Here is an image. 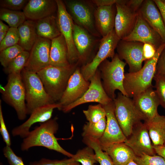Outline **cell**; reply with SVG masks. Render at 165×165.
I'll return each mask as SVG.
<instances>
[{
    "label": "cell",
    "mask_w": 165,
    "mask_h": 165,
    "mask_svg": "<svg viewBox=\"0 0 165 165\" xmlns=\"http://www.w3.org/2000/svg\"><path fill=\"white\" fill-rule=\"evenodd\" d=\"M165 48V44L163 43L157 50L154 56L145 61L144 66L138 71L125 73L123 87L128 97L133 98L153 87L152 81L156 74L157 61Z\"/></svg>",
    "instance_id": "6da1fadb"
},
{
    "label": "cell",
    "mask_w": 165,
    "mask_h": 165,
    "mask_svg": "<svg viewBox=\"0 0 165 165\" xmlns=\"http://www.w3.org/2000/svg\"><path fill=\"white\" fill-rule=\"evenodd\" d=\"M58 128V124L55 119L42 123L30 131L28 136L24 138L21 145V150L26 151L32 147L42 146L56 151L69 158L72 157L73 155L61 146L54 135Z\"/></svg>",
    "instance_id": "7a4b0ae2"
},
{
    "label": "cell",
    "mask_w": 165,
    "mask_h": 165,
    "mask_svg": "<svg viewBox=\"0 0 165 165\" xmlns=\"http://www.w3.org/2000/svg\"><path fill=\"white\" fill-rule=\"evenodd\" d=\"M78 66L77 63L66 67L50 65L36 73L46 91L55 103L60 100L70 77Z\"/></svg>",
    "instance_id": "3957f363"
},
{
    "label": "cell",
    "mask_w": 165,
    "mask_h": 165,
    "mask_svg": "<svg viewBox=\"0 0 165 165\" xmlns=\"http://www.w3.org/2000/svg\"><path fill=\"white\" fill-rule=\"evenodd\" d=\"M126 64V63L121 60L116 53L111 61L106 59L98 67L103 79L102 84L104 89L113 100L116 97L115 92L116 90L128 97L123 87L124 68Z\"/></svg>",
    "instance_id": "277c9868"
},
{
    "label": "cell",
    "mask_w": 165,
    "mask_h": 165,
    "mask_svg": "<svg viewBox=\"0 0 165 165\" xmlns=\"http://www.w3.org/2000/svg\"><path fill=\"white\" fill-rule=\"evenodd\" d=\"M25 90L27 114L36 108L55 102L46 91L37 73L24 68L21 73Z\"/></svg>",
    "instance_id": "5b68a950"
},
{
    "label": "cell",
    "mask_w": 165,
    "mask_h": 165,
    "mask_svg": "<svg viewBox=\"0 0 165 165\" xmlns=\"http://www.w3.org/2000/svg\"><path fill=\"white\" fill-rule=\"evenodd\" d=\"M74 22L96 37L101 38L95 24L94 14L97 6L91 0L63 1Z\"/></svg>",
    "instance_id": "8992f818"
},
{
    "label": "cell",
    "mask_w": 165,
    "mask_h": 165,
    "mask_svg": "<svg viewBox=\"0 0 165 165\" xmlns=\"http://www.w3.org/2000/svg\"><path fill=\"white\" fill-rule=\"evenodd\" d=\"M113 101L116 118L127 138L130 135L134 127L142 120L144 121L145 118L132 99L121 92L118 93Z\"/></svg>",
    "instance_id": "52a82bcc"
},
{
    "label": "cell",
    "mask_w": 165,
    "mask_h": 165,
    "mask_svg": "<svg viewBox=\"0 0 165 165\" xmlns=\"http://www.w3.org/2000/svg\"><path fill=\"white\" fill-rule=\"evenodd\" d=\"M7 82L0 86V91L3 100L13 107L20 120L24 119L27 114L25 90L21 74L8 75Z\"/></svg>",
    "instance_id": "ba28073f"
},
{
    "label": "cell",
    "mask_w": 165,
    "mask_h": 165,
    "mask_svg": "<svg viewBox=\"0 0 165 165\" xmlns=\"http://www.w3.org/2000/svg\"><path fill=\"white\" fill-rule=\"evenodd\" d=\"M73 36L79 56L77 63L79 67H82L90 62L94 58L98 50L102 38L94 36L74 22Z\"/></svg>",
    "instance_id": "9c48e42d"
},
{
    "label": "cell",
    "mask_w": 165,
    "mask_h": 165,
    "mask_svg": "<svg viewBox=\"0 0 165 165\" xmlns=\"http://www.w3.org/2000/svg\"><path fill=\"white\" fill-rule=\"evenodd\" d=\"M120 39L115 30L101 40L98 51L92 61L80 68L81 74L87 80L90 81L95 74L100 64L107 58L114 57L115 50Z\"/></svg>",
    "instance_id": "30bf717a"
},
{
    "label": "cell",
    "mask_w": 165,
    "mask_h": 165,
    "mask_svg": "<svg viewBox=\"0 0 165 165\" xmlns=\"http://www.w3.org/2000/svg\"><path fill=\"white\" fill-rule=\"evenodd\" d=\"M57 9V21L61 34L66 42L68 49V59L70 64L76 63L79 60L78 52L73 36L74 22L67 12L63 1L56 0Z\"/></svg>",
    "instance_id": "8fae6325"
},
{
    "label": "cell",
    "mask_w": 165,
    "mask_h": 165,
    "mask_svg": "<svg viewBox=\"0 0 165 165\" xmlns=\"http://www.w3.org/2000/svg\"><path fill=\"white\" fill-rule=\"evenodd\" d=\"M101 79L100 71L97 69L95 74L90 79L89 88L83 95L74 102L62 107L61 110L66 113L76 106L84 103L98 102L105 105L112 101L105 91Z\"/></svg>",
    "instance_id": "7c38bea8"
},
{
    "label": "cell",
    "mask_w": 165,
    "mask_h": 165,
    "mask_svg": "<svg viewBox=\"0 0 165 165\" xmlns=\"http://www.w3.org/2000/svg\"><path fill=\"white\" fill-rule=\"evenodd\" d=\"M144 43L138 42H128L120 40L117 47V54L129 66V72H137L142 68L145 61L143 52Z\"/></svg>",
    "instance_id": "4fadbf2b"
},
{
    "label": "cell",
    "mask_w": 165,
    "mask_h": 165,
    "mask_svg": "<svg viewBox=\"0 0 165 165\" xmlns=\"http://www.w3.org/2000/svg\"><path fill=\"white\" fill-rule=\"evenodd\" d=\"M124 142L137 156L144 154L149 156L156 155L148 129L144 123L141 122L135 125L130 135L127 138Z\"/></svg>",
    "instance_id": "5bb4252c"
},
{
    "label": "cell",
    "mask_w": 165,
    "mask_h": 165,
    "mask_svg": "<svg viewBox=\"0 0 165 165\" xmlns=\"http://www.w3.org/2000/svg\"><path fill=\"white\" fill-rule=\"evenodd\" d=\"M51 44V40L38 37L30 51L24 68L37 73L49 66Z\"/></svg>",
    "instance_id": "9a60e30c"
},
{
    "label": "cell",
    "mask_w": 165,
    "mask_h": 165,
    "mask_svg": "<svg viewBox=\"0 0 165 165\" xmlns=\"http://www.w3.org/2000/svg\"><path fill=\"white\" fill-rule=\"evenodd\" d=\"M127 0H119L115 4L116 13L114 30L120 39L128 35L133 29L137 20L138 11H135L126 4Z\"/></svg>",
    "instance_id": "2e32d148"
},
{
    "label": "cell",
    "mask_w": 165,
    "mask_h": 165,
    "mask_svg": "<svg viewBox=\"0 0 165 165\" xmlns=\"http://www.w3.org/2000/svg\"><path fill=\"white\" fill-rule=\"evenodd\" d=\"M121 40L150 43L157 50L164 43L159 34L143 19L138 11L133 29L128 35Z\"/></svg>",
    "instance_id": "e0dca14e"
},
{
    "label": "cell",
    "mask_w": 165,
    "mask_h": 165,
    "mask_svg": "<svg viewBox=\"0 0 165 165\" xmlns=\"http://www.w3.org/2000/svg\"><path fill=\"white\" fill-rule=\"evenodd\" d=\"M90 81L84 78L80 68L78 66L70 77L65 90L59 101L61 106V109L81 97L88 89Z\"/></svg>",
    "instance_id": "ac0fdd59"
},
{
    "label": "cell",
    "mask_w": 165,
    "mask_h": 165,
    "mask_svg": "<svg viewBox=\"0 0 165 165\" xmlns=\"http://www.w3.org/2000/svg\"><path fill=\"white\" fill-rule=\"evenodd\" d=\"M103 106L106 113V125L103 135L98 140L100 145H106L125 142L127 138L123 134L116 118L113 100L108 104Z\"/></svg>",
    "instance_id": "d6986e66"
},
{
    "label": "cell",
    "mask_w": 165,
    "mask_h": 165,
    "mask_svg": "<svg viewBox=\"0 0 165 165\" xmlns=\"http://www.w3.org/2000/svg\"><path fill=\"white\" fill-rule=\"evenodd\" d=\"M61 106L59 103L46 105L35 109L31 113L29 118L24 123L13 128L12 132L13 136H19L25 138L29 132L31 126L37 123H45L50 119L53 110L60 109Z\"/></svg>",
    "instance_id": "ffe728a7"
},
{
    "label": "cell",
    "mask_w": 165,
    "mask_h": 165,
    "mask_svg": "<svg viewBox=\"0 0 165 165\" xmlns=\"http://www.w3.org/2000/svg\"><path fill=\"white\" fill-rule=\"evenodd\" d=\"M132 100L144 117V121L152 119L159 114L157 108L160 102L153 87L135 96Z\"/></svg>",
    "instance_id": "44dd1931"
},
{
    "label": "cell",
    "mask_w": 165,
    "mask_h": 165,
    "mask_svg": "<svg viewBox=\"0 0 165 165\" xmlns=\"http://www.w3.org/2000/svg\"><path fill=\"white\" fill-rule=\"evenodd\" d=\"M56 0H30L23 12L28 20L35 21L57 13Z\"/></svg>",
    "instance_id": "7402d4cb"
},
{
    "label": "cell",
    "mask_w": 165,
    "mask_h": 165,
    "mask_svg": "<svg viewBox=\"0 0 165 165\" xmlns=\"http://www.w3.org/2000/svg\"><path fill=\"white\" fill-rule=\"evenodd\" d=\"M138 12L149 25L159 34L165 44V26L160 13L153 1H144Z\"/></svg>",
    "instance_id": "603a6c76"
},
{
    "label": "cell",
    "mask_w": 165,
    "mask_h": 165,
    "mask_svg": "<svg viewBox=\"0 0 165 165\" xmlns=\"http://www.w3.org/2000/svg\"><path fill=\"white\" fill-rule=\"evenodd\" d=\"M114 5L97 6L96 8L94 14L95 25L102 38L114 29L116 8Z\"/></svg>",
    "instance_id": "cb8c5ba5"
},
{
    "label": "cell",
    "mask_w": 165,
    "mask_h": 165,
    "mask_svg": "<svg viewBox=\"0 0 165 165\" xmlns=\"http://www.w3.org/2000/svg\"><path fill=\"white\" fill-rule=\"evenodd\" d=\"M100 146L110 157L114 165H126L136 157L133 150L124 142Z\"/></svg>",
    "instance_id": "d4e9b609"
},
{
    "label": "cell",
    "mask_w": 165,
    "mask_h": 165,
    "mask_svg": "<svg viewBox=\"0 0 165 165\" xmlns=\"http://www.w3.org/2000/svg\"><path fill=\"white\" fill-rule=\"evenodd\" d=\"M68 49L63 36L61 34L51 40L50 50V65L57 67H66L70 64L68 59Z\"/></svg>",
    "instance_id": "484cf974"
},
{
    "label": "cell",
    "mask_w": 165,
    "mask_h": 165,
    "mask_svg": "<svg viewBox=\"0 0 165 165\" xmlns=\"http://www.w3.org/2000/svg\"><path fill=\"white\" fill-rule=\"evenodd\" d=\"M144 123L153 145L163 146L165 142V116L158 114Z\"/></svg>",
    "instance_id": "4316f807"
},
{
    "label": "cell",
    "mask_w": 165,
    "mask_h": 165,
    "mask_svg": "<svg viewBox=\"0 0 165 165\" xmlns=\"http://www.w3.org/2000/svg\"><path fill=\"white\" fill-rule=\"evenodd\" d=\"M17 29L19 36L18 44L24 50L30 51L38 37L36 31L35 21L26 20Z\"/></svg>",
    "instance_id": "83f0119b"
},
{
    "label": "cell",
    "mask_w": 165,
    "mask_h": 165,
    "mask_svg": "<svg viewBox=\"0 0 165 165\" xmlns=\"http://www.w3.org/2000/svg\"><path fill=\"white\" fill-rule=\"evenodd\" d=\"M35 21L38 37L51 40L61 34L57 23V15L50 16Z\"/></svg>",
    "instance_id": "f1b7e54d"
},
{
    "label": "cell",
    "mask_w": 165,
    "mask_h": 165,
    "mask_svg": "<svg viewBox=\"0 0 165 165\" xmlns=\"http://www.w3.org/2000/svg\"><path fill=\"white\" fill-rule=\"evenodd\" d=\"M106 125V117L97 123L87 122L83 127L82 136L83 138L98 140L104 132Z\"/></svg>",
    "instance_id": "f546056e"
},
{
    "label": "cell",
    "mask_w": 165,
    "mask_h": 165,
    "mask_svg": "<svg viewBox=\"0 0 165 165\" xmlns=\"http://www.w3.org/2000/svg\"><path fill=\"white\" fill-rule=\"evenodd\" d=\"M26 18L23 12L0 8L1 20L6 22L10 27L17 28L26 20Z\"/></svg>",
    "instance_id": "4dcf8cb0"
},
{
    "label": "cell",
    "mask_w": 165,
    "mask_h": 165,
    "mask_svg": "<svg viewBox=\"0 0 165 165\" xmlns=\"http://www.w3.org/2000/svg\"><path fill=\"white\" fill-rule=\"evenodd\" d=\"M83 141L87 146L93 149L97 160L100 165H114L110 157L101 149L98 140L85 137Z\"/></svg>",
    "instance_id": "1f68e13d"
},
{
    "label": "cell",
    "mask_w": 165,
    "mask_h": 165,
    "mask_svg": "<svg viewBox=\"0 0 165 165\" xmlns=\"http://www.w3.org/2000/svg\"><path fill=\"white\" fill-rule=\"evenodd\" d=\"M29 54V52L24 51L11 61L6 67L4 68L5 72L8 75L21 74L25 66Z\"/></svg>",
    "instance_id": "d6a6232c"
},
{
    "label": "cell",
    "mask_w": 165,
    "mask_h": 165,
    "mask_svg": "<svg viewBox=\"0 0 165 165\" xmlns=\"http://www.w3.org/2000/svg\"><path fill=\"white\" fill-rule=\"evenodd\" d=\"M94 151L92 148L87 146L78 151L72 157L82 165H94L97 162Z\"/></svg>",
    "instance_id": "836d02e7"
},
{
    "label": "cell",
    "mask_w": 165,
    "mask_h": 165,
    "mask_svg": "<svg viewBox=\"0 0 165 165\" xmlns=\"http://www.w3.org/2000/svg\"><path fill=\"white\" fill-rule=\"evenodd\" d=\"M83 113L88 122L97 123L106 117L105 111L103 105L99 104L96 105H90Z\"/></svg>",
    "instance_id": "e575fe53"
},
{
    "label": "cell",
    "mask_w": 165,
    "mask_h": 165,
    "mask_svg": "<svg viewBox=\"0 0 165 165\" xmlns=\"http://www.w3.org/2000/svg\"><path fill=\"white\" fill-rule=\"evenodd\" d=\"M24 51V50L20 46L16 44L0 51L1 65L5 68L11 61Z\"/></svg>",
    "instance_id": "d590c367"
},
{
    "label": "cell",
    "mask_w": 165,
    "mask_h": 165,
    "mask_svg": "<svg viewBox=\"0 0 165 165\" xmlns=\"http://www.w3.org/2000/svg\"><path fill=\"white\" fill-rule=\"evenodd\" d=\"M153 79L155 82V93L160 105L165 109V76L155 74Z\"/></svg>",
    "instance_id": "8d00e7d4"
},
{
    "label": "cell",
    "mask_w": 165,
    "mask_h": 165,
    "mask_svg": "<svg viewBox=\"0 0 165 165\" xmlns=\"http://www.w3.org/2000/svg\"><path fill=\"white\" fill-rule=\"evenodd\" d=\"M19 36L17 28L10 27L3 40L0 42V52L18 44Z\"/></svg>",
    "instance_id": "74e56055"
},
{
    "label": "cell",
    "mask_w": 165,
    "mask_h": 165,
    "mask_svg": "<svg viewBox=\"0 0 165 165\" xmlns=\"http://www.w3.org/2000/svg\"><path fill=\"white\" fill-rule=\"evenodd\" d=\"M140 165H165V160L159 155L143 154L137 156L134 160Z\"/></svg>",
    "instance_id": "f35d334b"
},
{
    "label": "cell",
    "mask_w": 165,
    "mask_h": 165,
    "mask_svg": "<svg viewBox=\"0 0 165 165\" xmlns=\"http://www.w3.org/2000/svg\"><path fill=\"white\" fill-rule=\"evenodd\" d=\"M30 165H81L72 158L61 160H50L42 158L38 161L31 162Z\"/></svg>",
    "instance_id": "ab89813d"
},
{
    "label": "cell",
    "mask_w": 165,
    "mask_h": 165,
    "mask_svg": "<svg viewBox=\"0 0 165 165\" xmlns=\"http://www.w3.org/2000/svg\"><path fill=\"white\" fill-rule=\"evenodd\" d=\"M28 1L26 0H1L0 5L2 8L20 11L24 9Z\"/></svg>",
    "instance_id": "60d3db41"
},
{
    "label": "cell",
    "mask_w": 165,
    "mask_h": 165,
    "mask_svg": "<svg viewBox=\"0 0 165 165\" xmlns=\"http://www.w3.org/2000/svg\"><path fill=\"white\" fill-rule=\"evenodd\" d=\"M3 152L10 165H25L22 158L16 155L10 146L6 145L5 147Z\"/></svg>",
    "instance_id": "b9f144b4"
},
{
    "label": "cell",
    "mask_w": 165,
    "mask_h": 165,
    "mask_svg": "<svg viewBox=\"0 0 165 165\" xmlns=\"http://www.w3.org/2000/svg\"><path fill=\"white\" fill-rule=\"evenodd\" d=\"M0 132L4 142L6 145L10 146L11 142L10 135L6 127L3 116L1 105L0 100Z\"/></svg>",
    "instance_id": "7bdbcfd3"
},
{
    "label": "cell",
    "mask_w": 165,
    "mask_h": 165,
    "mask_svg": "<svg viewBox=\"0 0 165 165\" xmlns=\"http://www.w3.org/2000/svg\"><path fill=\"white\" fill-rule=\"evenodd\" d=\"M157 50L156 48L152 44L144 43L143 46V52L145 61L152 58L155 55Z\"/></svg>",
    "instance_id": "ee69618b"
},
{
    "label": "cell",
    "mask_w": 165,
    "mask_h": 165,
    "mask_svg": "<svg viewBox=\"0 0 165 165\" xmlns=\"http://www.w3.org/2000/svg\"><path fill=\"white\" fill-rule=\"evenodd\" d=\"M156 74L165 76V48L162 51L158 59Z\"/></svg>",
    "instance_id": "f6af8a7d"
},
{
    "label": "cell",
    "mask_w": 165,
    "mask_h": 165,
    "mask_svg": "<svg viewBox=\"0 0 165 165\" xmlns=\"http://www.w3.org/2000/svg\"><path fill=\"white\" fill-rule=\"evenodd\" d=\"M143 1V0H127L126 4L133 10L138 12Z\"/></svg>",
    "instance_id": "bcb514c9"
},
{
    "label": "cell",
    "mask_w": 165,
    "mask_h": 165,
    "mask_svg": "<svg viewBox=\"0 0 165 165\" xmlns=\"http://www.w3.org/2000/svg\"><path fill=\"white\" fill-rule=\"evenodd\" d=\"M97 6H102L115 5L119 0H91Z\"/></svg>",
    "instance_id": "7dc6e473"
},
{
    "label": "cell",
    "mask_w": 165,
    "mask_h": 165,
    "mask_svg": "<svg viewBox=\"0 0 165 165\" xmlns=\"http://www.w3.org/2000/svg\"><path fill=\"white\" fill-rule=\"evenodd\" d=\"M153 1L160 13L165 26V4L161 0H153Z\"/></svg>",
    "instance_id": "c3c4849f"
},
{
    "label": "cell",
    "mask_w": 165,
    "mask_h": 165,
    "mask_svg": "<svg viewBox=\"0 0 165 165\" xmlns=\"http://www.w3.org/2000/svg\"><path fill=\"white\" fill-rule=\"evenodd\" d=\"M153 146L156 154L162 157L165 160V147L163 146Z\"/></svg>",
    "instance_id": "681fc988"
},
{
    "label": "cell",
    "mask_w": 165,
    "mask_h": 165,
    "mask_svg": "<svg viewBox=\"0 0 165 165\" xmlns=\"http://www.w3.org/2000/svg\"><path fill=\"white\" fill-rule=\"evenodd\" d=\"M10 28L3 23L2 20H0V31L8 32Z\"/></svg>",
    "instance_id": "f907efd6"
},
{
    "label": "cell",
    "mask_w": 165,
    "mask_h": 165,
    "mask_svg": "<svg viewBox=\"0 0 165 165\" xmlns=\"http://www.w3.org/2000/svg\"><path fill=\"white\" fill-rule=\"evenodd\" d=\"M7 32L5 31H0V42H1L5 37Z\"/></svg>",
    "instance_id": "816d5d0a"
},
{
    "label": "cell",
    "mask_w": 165,
    "mask_h": 165,
    "mask_svg": "<svg viewBox=\"0 0 165 165\" xmlns=\"http://www.w3.org/2000/svg\"><path fill=\"white\" fill-rule=\"evenodd\" d=\"M126 165H140L135 162L134 160H132L129 163Z\"/></svg>",
    "instance_id": "f5cc1de1"
},
{
    "label": "cell",
    "mask_w": 165,
    "mask_h": 165,
    "mask_svg": "<svg viewBox=\"0 0 165 165\" xmlns=\"http://www.w3.org/2000/svg\"><path fill=\"white\" fill-rule=\"evenodd\" d=\"M162 2L165 4V0H161Z\"/></svg>",
    "instance_id": "db71d44e"
},
{
    "label": "cell",
    "mask_w": 165,
    "mask_h": 165,
    "mask_svg": "<svg viewBox=\"0 0 165 165\" xmlns=\"http://www.w3.org/2000/svg\"><path fill=\"white\" fill-rule=\"evenodd\" d=\"M163 146L165 147V143H164V145H163Z\"/></svg>",
    "instance_id": "11a10c76"
},
{
    "label": "cell",
    "mask_w": 165,
    "mask_h": 165,
    "mask_svg": "<svg viewBox=\"0 0 165 165\" xmlns=\"http://www.w3.org/2000/svg\"><path fill=\"white\" fill-rule=\"evenodd\" d=\"M94 165H96V164H94Z\"/></svg>",
    "instance_id": "9f6ffc18"
}]
</instances>
